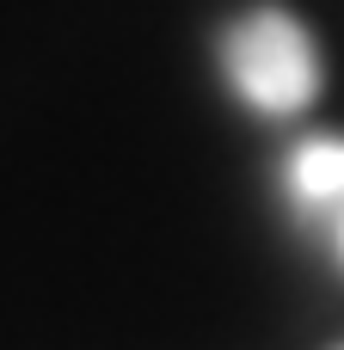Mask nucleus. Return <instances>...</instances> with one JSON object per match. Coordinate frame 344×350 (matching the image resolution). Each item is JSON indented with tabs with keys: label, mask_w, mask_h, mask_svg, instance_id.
Returning a JSON list of instances; mask_svg holds the SVG:
<instances>
[{
	"label": "nucleus",
	"mask_w": 344,
	"mask_h": 350,
	"mask_svg": "<svg viewBox=\"0 0 344 350\" xmlns=\"http://www.w3.org/2000/svg\"><path fill=\"white\" fill-rule=\"evenodd\" d=\"M222 68L234 92L271 117H295L320 98V49L314 31L283 6H252L222 37Z\"/></svg>",
	"instance_id": "obj_1"
},
{
	"label": "nucleus",
	"mask_w": 344,
	"mask_h": 350,
	"mask_svg": "<svg viewBox=\"0 0 344 350\" xmlns=\"http://www.w3.org/2000/svg\"><path fill=\"white\" fill-rule=\"evenodd\" d=\"M289 178H295L302 203H344V142L339 135H320V142L295 148Z\"/></svg>",
	"instance_id": "obj_2"
}]
</instances>
